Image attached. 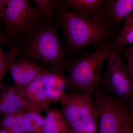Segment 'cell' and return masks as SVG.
I'll return each mask as SVG.
<instances>
[{
	"mask_svg": "<svg viewBox=\"0 0 133 133\" xmlns=\"http://www.w3.org/2000/svg\"><path fill=\"white\" fill-rule=\"evenodd\" d=\"M5 72H3L2 71L0 70V82L1 81L3 77V76L5 75Z\"/></svg>",
	"mask_w": 133,
	"mask_h": 133,
	"instance_id": "obj_24",
	"label": "cell"
},
{
	"mask_svg": "<svg viewBox=\"0 0 133 133\" xmlns=\"http://www.w3.org/2000/svg\"><path fill=\"white\" fill-rule=\"evenodd\" d=\"M41 111L35 107L23 112V120L28 133H43L44 117L41 115Z\"/></svg>",
	"mask_w": 133,
	"mask_h": 133,
	"instance_id": "obj_14",
	"label": "cell"
},
{
	"mask_svg": "<svg viewBox=\"0 0 133 133\" xmlns=\"http://www.w3.org/2000/svg\"><path fill=\"white\" fill-rule=\"evenodd\" d=\"M0 56H1V55H0Z\"/></svg>",
	"mask_w": 133,
	"mask_h": 133,
	"instance_id": "obj_28",
	"label": "cell"
},
{
	"mask_svg": "<svg viewBox=\"0 0 133 133\" xmlns=\"http://www.w3.org/2000/svg\"><path fill=\"white\" fill-rule=\"evenodd\" d=\"M0 133H9L7 130H5V129H3L2 128L1 129H0Z\"/></svg>",
	"mask_w": 133,
	"mask_h": 133,
	"instance_id": "obj_26",
	"label": "cell"
},
{
	"mask_svg": "<svg viewBox=\"0 0 133 133\" xmlns=\"http://www.w3.org/2000/svg\"><path fill=\"white\" fill-rule=\"evenodd\" d=\"M111 42L114 49L119 54L124 47L133 45V19L131 15L126 18L122 29Z\"/></svg>",
	"mask_w": 133,
	"mask_h": 133,
	"instance_id": "obj_13",
	"label": "cell"
},
{
	"mask_svg": "<svg viewBox=\"0 0 133 133\" xmlns=\"http://www.w3.org/2000/svg\"><path fill=\"white\" fill-rule=\"evenodd\" d=\"M43 69L41 66L28 60L23 71L18 81L15 84L14 88L18 91L22 90L33 81Z\"/></svg>",
	"mask_w": 133,
	"mask_h": 133,
	"instance_id": "obj_16",
	"label": "cell"
},
{
	"mask_svg": "<svg viewBox=\"0 0 133 133\" xmlns=\"http://www.w3.org/2000/svg\"><path fill=\"white\" fill-rule=\"evenodd\" d=\"M107 61L104 73L98 86L105 92L129 103L133 93V84L127 63L115 51Z\"/></svg>",
	"mask_w": 133,
	"mask_h": 133,
	"instance_id": "obj_6",
	"label": "cell"
},
{
	"mask_svg": "<svg viewBox=\"0 0 133 133\" xmlns=\"http://www.w3.org/2000/svg\"><path fill=\"white\" fill-rule=\"evenodd\" d=\"M36 8L41 12L43 16H56L54 7V1L52 0H34Z\"/></svg>",
	"mask_w": 133,
	"mask_h": 133,
	"instance_id": "obj_18",
	"label": "cell"
},
{
	"mask_svg": "<svg viewBox=\"0 0 133 133\" xmlns=\"http://www.w3.org/2000/svg\"><path fill=\"white\" fill-rule=\"evenodd\" d=\"M27 61V59H19L17 62H11L9 65L8 70L11 74L14 84L21 77Z\"/></svg>",
	"mask_w": 133,
	"mask_h": 133,
	"instance_id": "obj_19",
	"label": "cell"
},
{
	"mask_svg": "<svg viewBox=\"0 0 133 133\" xmlns=\"http://www.w3.org/2000/svg\"><path fill=\"white\" fill-rule=\"evenodd\" d=\"M131 15V17H132V18L133 19V14L132 15Z\"/></svg>",
	"mask_w": 133,
	"mask_h": 133,
	"instance_id": "obj_27",
	"label": "cell"
},
{
	"mask_svg": "<svg viewBox=\"0 0 133 133\" xmlns=\"http://www.w3.org/2000/svg\"><path fill=\"white\" fill-rule=\"evenodd\" d=\"M56 14L63 29L66 49L72 58L83 48L92 45L97 48L107 45L118 34L105 21L101 11L87 17L77 16L54 1Z\"/></svg>",
	"mask_w": 133,
	"mask_h": 133,
	"instance_id": "obj_2",
	"label": "cell"
},
{
	"mask_svg": "<svg viewBox=\"0 0 133 133\" xmlns=\"http://www.w3.org/2000/svg\"><path fill=\"white\" fill-rule=\"evenodd\" d=\"M35 107L14 88L6 86L2 88L0 94V115L16 113Z\"/></svg>",
	"mask_w": 133,
	"mask_h": 133,
	"instance_id": "obj_9",
	"label": "cell"
},
{
	"mask_svg": "<svg viewBox=\"0 0 133 133\" xmlns=\"http://www.w3.org/2000/svg\"><path fill=\"white\" fill-rule=\"evenodd\" d=\"M63 71L46 69L43 72V81L49 103L59 101L66 88Z\"/></svg>",
	"mask_w": 133,
	"mask_h": 133,
	"instance_id": "obj_10",
	"label": "cell"
},
{
	"mask_svg": "<svg viewBox=\"0 0 133 133\" xmlns=\"http://www.w3.org/2000/svg\"><path fill=\"white\" fill-rule=\"evenodd\" d=\"M57 17L41 16L31 31L14 43L18 49L16 58L36 59L50 70L64 71L68 60L72 58L59 42Z\"/></svg>",
	"mask_w": 133,
	"mask_h": 133,
	"instance_id": "obj_1",
	"label": "cell"
},
{
	"mask_svg": "<svg viewBox=\"0 0 133 133\" xmlns=\"http://www.w3.org/2000/svg\"><path fill=\"white\" fill-rule=\"evenodd\" d=\"M98 116L97 111L69 126L71 133H97Z\"/></svg>",
	"mask_w": 133,
	"mask_h": 133,
	"instance_id": "obj_15",
	"label": "cell"
},
{
	"mask_svg": "<svg viewBox=\"0 0 133 133\" xmlns=\"http://www.w3.org/2000/svg\"><path fill=\"white\" fill-rule=\"evenodd\" d=\"M17 113L3 115L0 119V126L3 129L9 131L15 125Z\"/></svg>",
	"mask_w": 133,
	"mask_h": 133,
	"instance_id": "obj_21",
	"label": "cell"
},
{
	"mask_svg": "<svg viewBox=\"0 0 133 133\" xmlns=\"http://www.w3.org/2000/svg\"><path fill=\"white\" fill-rule=\"evenodd\" d=\"M129 103L130 105H131L132 109L133 112V93L132 95V98H131V101H130V102Z\"/></svg>",
	"mask_w": 133,
	"mask_h": 133,
	"instance_id": "obj_25",
	"label": "cell"
},
{
	"mask_svg": "<svg viewBox=\"0 0 133 133\" xmlns=\"http://www.w3.org/2000/svg\"><path fill=\"white\" fill-rule=\"evenodd\" d=\"M120 133H133V123H129L124 126Z\"/></svg>",
	"mask_w": 133,
	"mask_h": 133,
	"instance_id": "obj_22",
	"label": "cell"
},
{
	"mask_svg": "<svg viewBox=\"0 0 133 133\" xmlns=\"http://www.w3.org/2000/svg\"><path fill=\"white\" fill-rule=\"evenodd\" d=\"M133 12V0H107L101 10L105 21L119 33L121 22Z\"/></svg>",
	"mask_w": 133,
	"mask_h": 133,
	"instance_id": "obj_8",
	"label": "cell"
},
{
	"mask_svg": "<svg viewBox=\"0 0 133 133\" xmlns=\"http://www.w3.org/2000/svg\"><path fill=\"white\" fill-rule=\"evenodd\" d=\"M107 0H62V5L77 16L87 17L102 10Z\"/></svg>",
	"mask_w": 133,
	"mask_h": 133,
	"instance_id": "obj_11",
	"label": "cell"
},
{
	"mask_svg": "<svg viewBox=\"0 0 133 133\" xmlns=\"http://www.w3.org/2000/svg\"><path fill=\"white\" fill-rule=\"evenodd\" d=\"M62 115L68 126L96 111L92 95L65 93L59 101Z\"/></svg>",
	"mask_w": 133,
	"mask_h": 133,
	"instance_id": "obj_7",
	"label": "cell"
},
{
	"mask_svg": "<svg viewBox=\"0 0 133 133\" xmlns=\"http://www.w3.org/2000/svg\"><path fill=\"white\" fill-rule=\"evenodd\" d=\"M4 1H0V19L3 21V11H4Z\"/></svg>",
	"mask_w": 133,
	"mask_h": 133,
	"instance_id": "obj_23",
	"label": "cell"
},
{
	"mask_svg": "<svg viewBox=\"0 0 133 133\" xmlns=\"http://www.w3.org/2000/svg\"><path fill=\"white\" fill-rule=\"evenodd\" d=\"M27 99L41 111L46 112L49 110L50 103L44 87L35 91Z\"/></svg>",
	"mask_w": 133,
	"mask_h": 133,
	"instance_id": "obj_17",
	"label": "cell"
},
{
	"mask_svg": "<svg viewBox=\"0 0 133 133\" xmlns=\"http://www.w3.org/2000/svg\"><path fill=\"white\" fill-rule=\"evenodd\" d=\"M3 5V21L7 33L6 36L12 45L31 31L42 15L28 0L4 1Z\"/></svg>",
	"mask_w": 133,
	"mask_h": 133,
	"instance_id": "obj_5",
	"label": "cell"
},
{
	"mask_svg": "<svg viewBox=\"0 0 133 133\" xmlns=\"http://www.w3.org/2000/svg\"><path fill=\"white\" fill-rule=\"evenodd\" d=\"M119 54L123 55L127 59L129 71L133 84V45L124 47Z\"/></svg>",
	"mask_w": 133,
	"mask_h": 133,
	"instance_id": "obj_20",
	"label": "cell"
},
{
	"mask_svg": "<svg viewBox=\"0 0 133 133\" xmlns=\"http://www.w3.org/2000/svg\"><path fill=\"white\" fill-rule=\"evenodd\" d=\"M115 50L111 42L96 48L90 53L70 58L65 67L66 88L72 94L87 93L92 95L101 78L102 65Z\"/></svg>",
	"mask_w": 133,
	"mask_h": 133,
	"instance_id": "obj_3",
	"label": "cell"
},
{
	"mask_svg": "<svg viewBox=\"0 0 133 133\" xmlns=\"http://www.w3.org/2000/svg\"><path fill=\"white\" fill-rule=\"evenodd\" d=\"M92 95L99 120V133H120L124 126L133 123V110L128 102L98 86Z\"/></svg>",
	"mask_w": 133,
	"mask_h": 133,
	"instance_id": "obj_4",
	"label": "cell"
},
{
	"mask_svg": "<svg viewBox=\"0 0 133 133\" xmlns=\"http://www.w3.org/2000/svg\"><path fill=\"white\" fill-rule=\"evenodd\" d=\"M43 127V133H71L62 112L57 108L46 112Z\"/></svg>",
	"mask_w": 133,
	"mask_h": 133,
	"instance_id": "obj_12",
	"label": "cell"
}]
</instances>
